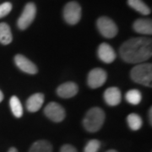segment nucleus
Segmentation results:
<instances>
[{
	"instance_id": "7ed1b4c3",
	"label": "nucleus",
	"mask_w": 152,
	"mask_h": 152,
	"mask_svg": "<svg viewBox=\"0 0 152 152\" xmlns=\"http://www.w3.org/2000/svg\"><path fill=\"white\" fill-rule=\"evenodd\" d=\"M131 79L136 83L151 87L152 65L151 64H140L132 69Z\"/></svg>"
},
{
	"instance_id": "9d476101",
	"label": "nucleus",
	"mask_w": 152,
	"mask_h": 152,
	"mask_svg": "<svg viewBox=\"0 0 152 152\" xmlns=\"http://www.w3.org/2000/svg\"><path fill=\"white\" fill-rule=\"evenodd\" d=\"M98 57L104 63L111 64L116 58V53L109 44L102 43L98 48Z\"/></svg>"
},
{
	"instance_id": "6ab92c4d",
	"label": "nucleus",
	"mask_w": 152,
	"mask_h": 152,
	"mask_svg": "<svg viewBox=\"0 0 152 152\" xmlns=\"http://www.w3.org/2000/svg\"><path fill=\"white\" fill-rule=\"evenodd\" d=\"M11 111L16 118H21L23 115V107L21 102L17 96H12L10 101Z\"/></svg>"
},
{
	"instance_id": "0eeeda50",
	"label": "nucleus",
	"mask_w": 152,
	"mask_h": 152,
	"mask_svg": "<svg viewBox=\"0 0 152 152\" xmlns=\"http://www.w3.org/2000/svg\"><path fill=\"white\" fill-rule=\"evenodd\" d=\"M44 113L49 119L59 123L65 118V110L57 102H50L44 109Z\"/></svg>"
},
{
	"instance_id": "2eb2a0df",
	"label": "nucleus",
	"mask_w": 152,
	"mask_h": 152,
	"mask_svg": "<svg viewBox=\"0 0 152 152\" xmlns=\"http://www.w3.org/2000/svg\"><path fill=\"white\" fill-rule=\"evenodd\" d=\"M12 32L10 27L6 23H0V42L3 45H8L12 42Z\"/></svg>"
},
{
	"instance_id": "5701e85b",
	"label": "nucleus",
	"mask_w": 152,
	"mask_h": 152,
	"mask_svg": "<svg viewBox=\"0 0 152 152\" xmlns=\"http://www.w3.org/2000/svg\"><path fill=\"white\" fill-rule=\"evenodd\" d=\"M60 152H77V151L75 147L72 146L70 145H64L62 146Z\"/></svg>"
},
{
	"instance_id": "1a4fd4ad",
	"label": "nucleus",
	"mask_w": 152,
	"mask_h": 152,
	"mask_svg": "<svg viewBox=\"0 0 152 152\" xmlns=\"http://www.w3.org/2000/svg\"><path fill=\"white\" fill-rule=\"evenodd\" d=\"M15 62L17 67L22 70L23 72L30 74V75H35L37 73V68L33 64L31 60L21 54H17L15 57Z\"/></svg>"
},
{
	"instance_id": "bb28decb",
	"label": "nucleus",
	"mask_w": 152,
	"mask_h": 152,
	"mask_svg": "<svg viewBox=\"0 0 152 152\" xmlns=\"http://www.w3.org/2000/svg\"><path fill=\"white\" fill-rule=\"evenodd\" d=\"M107 152H118L117 151H115V150H109V151H107Z\"/></svg>"
},
{
	"instance_id": "f8f14e48",
	"label": "nucleus",
	"mask_w": 152,
	"mask_h": 152,
	"mask_svg": "<svg viewBox=\"0 0 152 152\" xmlns=\"http://www.w3.org/2000/svg\"><path fill=\"white\" fill-rule=\"evenodd\" d=\"M122 95L118 87H110L104 92V100L107 105L115 107L121 102Z\"/></svg>"
},
{
	"instance_id": "412c9836",
	"label": "nucleus",
	"mask_w": 152,
	"mask_h": 152,
	"mask_svg": "<svg viewBox=\"0 0 152 152\" xmlns=\"http://www.w3.org/2000/svg\"><path fill=\"white\" fill-rule=\"evenodd\" d=\"M101 146V143L97 140H91L87 143L84 152H97Z\"/></svg>"
},
{
	"instance_id": "a211bd4d",
	"label": "nucleus",
	"mask_w": 152,
	"mask_h": 152,
	"mask_svg": "<svg viewBox=\"0 0 152 152\" xmlns=\"http://www.w3.org/2000/svg\"><path fill=\"white\" fill-rule=\"evenodd\" d=\"M127 122L132 130H139L143 124V121L140 116L136 113L129 114L127 118Z\"/></svg>"
},
{
	"instance_id": "393cba45",
	"label": "nucleus",
	"mask_w": 152,
	"mask_h": 152,
	"mask_svg": "<svg viewBox=\"0 0 152 152\" xmlns=\"http://www.w3.org/2000/svg\"><path fill=\"white\" fill-rule=\"evenodd\" d=\"M8 152H18V151H17L16 148H15V147H12V148H10V149L9 150V151Z\"/></svg>"
},
{
	"instance_id": "f3484780",
	"label": "nucleus",
	"mask_w": 152,
	"mask_h": 152,
	"mask_svg": "<svg viewBox=\"0 0 152 152\" xmlns=\"http://www.w3.org/2000/svg\"><path fill=\"white\" fill-rule=\"evenodd\" d=\"M29 152H53V146L47 140H38L31 145Z\"/></svg>"
},
{
	"instance_id": "6e6552de",
	"label": "nucleus",
	"mask_w": 152,
	"mask_h": 152,
	"mask_svg": "<svg viewBox=\"0 0 152 152\" xmlns=\"http://www.w3.org/2000/svg\"><path fill=\"white\" fill-rule=\"evenodd\" d=\"M107 75L106 71L102 69L96 68L89 73L87 83L91 88L96 89L103 86V84L107 80Z\"/></svg>"
},
{
	"instance_id": "ddd939ff",
	"label": "nucleus",
	"mask_w": 152,
	"mask_h": 152,
	"mask_svg": "<svg viewBox=\"0 0 152 152\" xmlns=\"http://www.w3.org/2000/svg\"><path fill=\"white\" fill-rule=\"evenodd\" d=\"M44 102V95L42 93H36L31 96L26 101V108L30 113L37 112Z\"/></svg>"
},
{
	"instance_id": "4be33fe9",
	"label": "nucleus",
	"mask_w": 152,
	"mask_h": 152,
	"mask_svg": "<svg viewBox=\"0 0 152 152\" xmlns=\"http://www.w3.org/2000/svg\"><path fill=\"white\" fill-rule=\"evenodd\" d=\"M12 10V4L10 2H6L0 4V19L8 15Z\"/></svg>"
},
{
	"instance_id": "9b49d317",
	"label": "nucleus",
	"mask_w": 152,
	"mask_h": 152,
	"mask_svg": "<svg viewBox=\"0 0 152 152\" xmlns=\"http://www.w3.org/2000/svg\"><path fill=\"white\" fill-rule=\"evenodd\" d=\"M79 91V87L74 82H67L62 84L57 89L58 96L62 98H71Z\"/></svg>"
},
{
	"instance_id": "a878e982",
	"label": "nucleus",
	"mask_w": 152,
	"mask_h": 152,
	"mask_svg": "<svg viewBox=\"0 0 152 152\" xmlns=\"http://www.w3.org/2000/svg\"><path fill=\"white\" fill-rule=\"evenodd\" d=\"M3 100H4V94H3V92L0 91V102H1Z\"/></svg>"
},
{
	"instance_id": "f257e3e1",
	"label": "nucleus",
	"mask_w": 152,
	"mask_h": 152,
	"mask_svg": "<svg viewBox=\"0 0 152 152\" xmlns=\"http://www.w3.org/2000/svg\"><path fill=\"white\" fill-rule=\"evenodd\" d=\"M151 55L152 42L149 38H131L120 48L121 58L129 64H140L151 58Z\"/></svg>"
},
{
	"instance_id": "dca6fc26",
	"label": "nucleus",
	"mask_w": 152,
	"mask_h": 152,
	"mask_svg": "<svg viewBox=\"0 0 152 152\" xmlns=\"http://www.w3.org/2000/svg\"><path fill=\"white\" fill-rule=\"evenodd\" d=\"M128 4L132 9L138 11L144 15L151 14V9L142 1V0H128Z\"/></svg>"
},
{
	"instance_id": "423d86ee",
	"label": "nucleus",
	"mask_w": 152,
	"mask_h": 152,
	"mask_svg": "<svg viewBox=\"0 0 152 152\" xmlns=\"http://www.w3.org/2000/svg\"><path fill=\"white\" fill-rule=\"evenodd\" d=\"M36 14H37L36 5L33 3H28L25 6L21 15L18 20V22H17L18 27L20 30L27 29L34 20L36 17Z\"/></svg>"
},
{
	"instance_id": "aec40b11",
	"label": "nucleus",
	"mask_w": 152,
	"mask_h": 152,
	"mask_svg": "<svg viewBox=\"0 0 152 152\" xmlns=\"http://www.w3.org/2000/svg\"><path fill=\"white\" fill-rule=\"evenodd\" d=\"M126 101L132 105H138L141 102L142 95L138 90H130L126 93Z\"/></svg>"
},
{
	"instance_id": "20e7f679",
	"label": "nucleus",
	"mask_w": 152,
	"mask_h": 152,
	"mask_svg": "<svg viewBox=\"0 0 152 152\" xmlns=\"http://www.w3.org/2000/svg\"><path fill=\"white\" fill-rule=\"evenodd\" d=\"M64 18L69 25H75L81 18V7L77 2L68 3L64 9Z\"/></svg>"
},
{
	"instance_id": "f03ea898",
	"label": "nucleus",
	"mask_w": 152,
	"mask_h": 152,
	"mask_svg": "<svg viewBox=\"0 0 152 152\" xmlns=\"http://www.w3.org/2000/svg\"><path fill=\"white\" fill-rule=\"evenodd\" d=\"M104 121H105V113L103 110L96 107L90 109L87 112L83 120V125L87 131L94 133L102 128Z\"/></svg>"
},
{
	"instance_id": "4468645a",
	"label": "nucleus",
	"mask_w": 152,
	"mask_h": 152,
	"mask_svg": "<svg viewBox=\"0 0 152 152\" xmlns=\"http://www.w3.org/2000/svg\"><path fill=\"white\" fill-rule=\"evenodd\" d=\"M133 28L136 32L145 34V35H151L152 34V22L149 19H139L134 21Z\"/></svg>"
},
{
	"instance_id": "b1692460",
	"label": "nucleus",
	"mask_w": 152,
	"mask_h": 152,
	"mask_svg": "<svg viewBox=\"0 0 152 152\" xmlns=\"http://www.w3.org/2000/svg\"><path fill=\"white\" fill-rule=\"evenodd\" d=\"M149 117H150V124H152V108L150 109V113H149Z\"/></svg>"
},
{
	"instance_id": "39448f33",
	"label": "nucleus",
	"mask_w": 152,
	"mask_h": 152,
	"mask_svg": "<svg viewBox=\"0 0 152 152\" xmlns=\"http://www.w3.org/2000/svg\"><path fill=\"white\" fill-rule=\"evenodd\" d=\"M100 33L106 38H113L118 34V27L108 17H100L96 22Z\"/></svg>"
}]
</instances>
